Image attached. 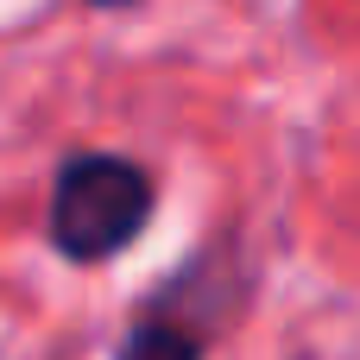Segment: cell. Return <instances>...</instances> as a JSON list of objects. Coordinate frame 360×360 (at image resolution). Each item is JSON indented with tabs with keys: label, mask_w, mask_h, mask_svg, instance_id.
<instances>
[{
	"label": "cell",
	"mask_w": 360,
	"mask_h": 360,
	"mask_svg": "<svg viewBox=\"0 0 360 360\" xmlns=\"http://www.w3.org/2000/svg\"><path fill=\"white\" fill-rule=\"evenodd\" d=\"M152 221V171L120 152H76L51 184V247L76 266L127 253Z\"/></svg>",
	"instance_id": "1"
},
{
	"label": "cell",
	"mask_w": 360,
	"mask_h": 360,
	"mask_svg": "<svg viewBox=\"0 0 360 360\" xmlns=\"http://www.w3.org/2000/svg\"><path fill=\"white\" fill-rule=\"evenodd\" d=\"M114 360H202V335L171 323V316H152V323L127 329V342H120Z\"/></svg>",
	"instance_id": "2"
},
{
	"label": "cell",
	"mask_w": 360,
	"mask_h": 360,
	"mask_svg": "<svg viewBox=\"0 0 360 360\" xmlns=\"http://www.w3.org/2000/svg\"><path fill=\"white\" fill-rule=\"evenodd\" d=\"M89 6H133V0H89Z\"/></svg>",
	"instance_id": "3"
}]
</instances>
